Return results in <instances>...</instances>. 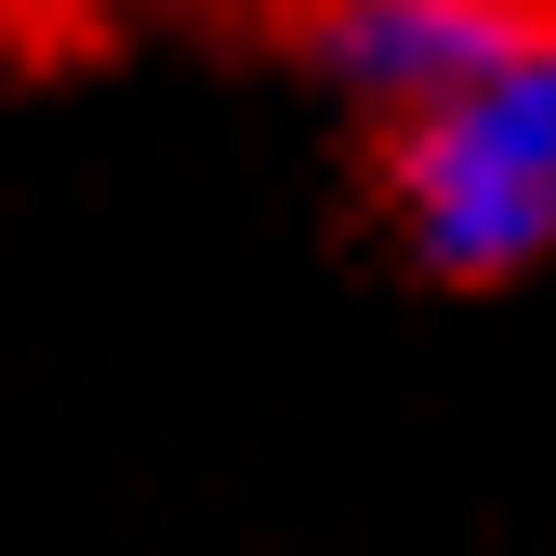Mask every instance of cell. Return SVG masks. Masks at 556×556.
I'll use <instances>...</instances> for the list:
<instances>
[{
	"mask_svg": "<svg viewBox=\"0 0 556 556\" xmlns=\"http://www.w3.org/2000/svg\"><path fill=\"white\" fill-rule=\"evenodd\" d=\"M384 213L451 278H504L556 239V53H477L384 106Z\"/></svg>",
	"mask_w": 556,
	"mask_h": 556,
	"instance_id": "cell-1",
	"label": "cell"
}]
</instances>
